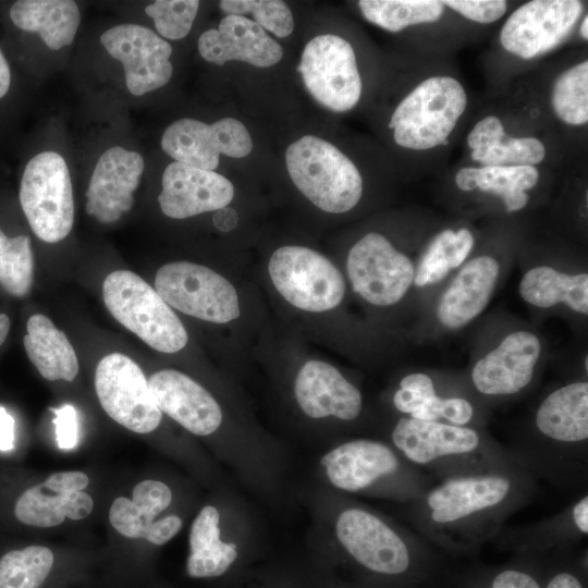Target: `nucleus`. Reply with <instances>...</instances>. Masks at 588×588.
<instances>
[{"label": "nucleus", "mask_w": 588, "mask_h": 588, "mask_svg": "<svg viewBox=\"0 0 588 588\" xmlns=\"http://www.w3.org/2000/svg\"><path fill=\"white\" fill-rule=\"evenodd\" d=\"M490 588H541V586L531 575L525 572L504 569L494 576Z\"/></svg>", "instance_id": "obj_45"}, {"label": "nucleus", "mask_w": 588, "mask_h": 588, "mask_svg": "<svg viewBox=\"0 0 588 588\" xmlns=\"http://www.w3.org/2000/svg\"><path fill=\"white\" fill-rule=\"evenodd\" d=\"M499 270L498 261L490 256H479L468 261L439 302V321L449 329H457L477 317L489 303Z\"/></svg>", "instance_id": "obj_22"}, {"label": "nucleus", "mask_w": 588, "mask_h": 588, "mask_svg": "<svg viewBox=\"0 0 588 588\" xmlns=\"http://www.w3.org/2000/svg\"><path fill=\"white\" fill-rule=\"evenodd\" d=\"M510 481L499 476L451 479L434 489L427 499L431 518L451 523L495 506L509 491Z\"/></svg>", "instance_id": "obj_24"}, {"label": "nucleus", "mask_w": 588, "mask_h": 588, "mask_svg": "<svg viewBox=\"0 0 588 588\" xmlns=\"http://www.w3.org/2000/svg\"><path fill=\"white\" fill-rule=\"evenodd\" d=\"M155 290L181 313L212 323H228L240 314L234 285L212 269L189 261H173L159 268Z\"/></svg>", "instance_id": "obj_6"}, {"label": "nucleus", "mask_w": 588, "mask_h": 588, "mask_svg": "<svg viewBox=\"0 0 588 588\" xmlns=\"http://www.w3.org/2000/svg\"><path fill=\"white\" fill-rule=\"evenodd\" d=\"M197 45L200 56L217 65L233 60L269 68L283 57L280 44L244 15H225L218 28L208 29L199 36Z\"/></svg>", "instance_id": "obj_17"}, {"label": "nucleus", "mask_w": 588, "mask_h": 588, "mask_svg": "<svg viewBox=\"0 0 588 588\" xmlns=\"http://www.w3.org/2000/svg\"><path fill=\"white\" fill-rule=\"evenodd\" d=\"M268 272L273 286L292 306L309 313L335 308L345 294L340 270L322 254L298 245L279 247Z\"/></svg>", "instance_id": "obj_5"}, {"label": "nucleus", "mask_w": 588, "mask_h": 588, "mask_svg": "<svg viewBox=\"0 0 588 588\" xmlns=\"http://www.w3.org/2000/svg\"><path fill=\"white\" fill-rule=\"evenodd\" d=\"M33 253L27 235L7 236L0 229V285L11 295H26L33 283Z\"/></svg>", "instance_id": "obj_37"}, {"label": "nucleus", "mask_w": 588, "mask_h": 588, "mask_svg": "<svg viewBox=\"0 0 588 588\" xmlns=\"http://www.w3.org/2000/svg\"><path fill=\"white\" fill-rule=\"evenodd\" d=\"M358 8L368 22L391 33L438 22L445 11L436 0H360Z\"/></svg>", "instance_id": "obj_34"}, {"label": "nucleus", "mask_w": 588, "mask_h": 588, "mask_svg": "<svg viewBox=\"0 0 588 588\" xmlns=\"http://www.w3.org/2000/svg\"><path fill=\"white\" fill-rule=\"evenodd\" d=\"M473 246L474 236L468 229L440 231L420 258L414 283L421 287L440 282L464 262Z\"/></svg>", "instance_id": "obj_33"}, {"label": "nucleus", "mask_w": 588, "mask_h": 588, "mask_svg": "<svg viewBox=\"0 0 588 588\" xmlns=\"http://www.w3.org/2000/svg\"><path fill=\"white\" fill-rule=\"evenodd\" d=\"M26 328L24 347L39 373L50 381H73L78 372V360L65 333L41 314L33 315Z\"/></svg>", "instance_id": "obj_29"}, {"label": "nucleus", "mask_w": 588, "mask_h": 588, "mask_svg": "<svg viewBox=\"0 0 588 588\" xmlns=\"http://www.w3.org/2000/svg\"><path fill=\"white\" fill-rule=\"evenodd\" d=\"M536 425L541 433L556 441L587 440L588 383H569L549 394L537 411Z\"/></svg>", "instance_id": "obj_27"}, {"label": "nucleus", "mask_w": 588, "mask_h": 588, "mask_svg": "<svg viewBox=\"0 0 588 588\" xmlns=\"http://www.w3.org/2000/svg\"><path fill=\"white\" fill-rule=\"evenodd\" d=\"M89 478L83 471H58L26 489L16 500L14 514L23 524L48 528L64 522L69 493L84 490Z\"/></svg>", "instance_id": "obj_26"}, {"label": "nucleus", "mask_w": 588, "mask_h": 588, "mask_svg": "<svg viewBox=\"0 0 588 588\" xmlns=\"http://www.w3.org/2000/svg\"><path fill=\"white\" fill-rule=\"evenodd\" d=\"M107 52L120 61L134 96L163 87L172 77L171 45L150 28L132 23L115 25L100 36Z\"/></svg>", "instance_id": "obj_12"}, {"label": "nucleus", "mask_w": 588, "mask_h": 588, "mask_svg": "<svg viewBox=\"0 0 588 588\" xmlns=\"http://www.w3.org/2000/svg\"><path fill=\"white\" fill-rule=\"evenodd\" d=\"M172 501L170 488L158 480L146 479L133 489V499L117 498L109 511V522L122 536L146 539L155 517Z\"/></svg>", "instance_id": "obj_31"}, {"label": "nucleus", "mask_w": 588, "mask_h": 588, "mask_svg": "<svg viewBox=\"0 0 588 588\" xmlns=\"http://www.w3.org/2000/svg\"><path fill=\"white\" fill-rule=\"evenodd\" d=\"M145 169L143 157L121 146L108 148L99 157L86 191V212L101 223L118 221L134 204Z\"/></svg>", "instance_id": "obj_14"}, {"label": "nucleus", "mask_w": 588, "mask_h": 588, "mask_svg": "<svg viewBox=\"0 0 588 588\" xmlns=\"http://www.w3.org/2000/svg\"><path fill=\"white\" fill-rule=\"evenodd\" d=\"M540 179L538 167H462L455 184L463 192H482L501 198L507 212L523 209L529 201L528 191Z\"/></svg>", "instance_id": "obj_28"}, {"label": "nucleus", "mask_w": 588, "mask_h": 588, "mask_svg": "<svg viewBox=\"0 0 588 588\" xmlns=\"http://www.w3.org/2000/svg\"><path fill=\"white\" fill-rule=\"evenodd\" d=\"M296 70L306 89L324 108L346 112L358 103L363 82L354 48L343 37L323 34L309 40Z\"/></svg>", "instance_id": "obj_7"}, {"label": "nucleus", "mask_w": 588, "mask_h": 588, "mask_svg": "<svg viewBox=\"0 0 588 588\" xmlns=\"http://www.w3.org/2000/svg\"><path fill=\"white\" fill-rule=\"evenodd\" d=\"M161 148L175 161L213 171L220 155L244 158L253 149L245 125L234 118H223L211 124L183 118L170 124L161 137Z\"/></svg>", "instance_id": "obj_11"}, {"label": "nucleus", "mask_w": 588, "mask_h": 588, "mask_svg": "<svg viewBox=\"0 0 588 588\" xmlns=\"http://www.w3.org/2000/svg\"><path fill=\"white\" fill-rule=\"evenodd\" d=\"M292 182L316 207L330 213L352 210L363 195L356 164L333 144L305 135L285 150Z\"/></svg>", "instance_id": "obj_2"}, {"label": "nucleus", "mask_w": 588, "mask_h": 588, "mask_svg": "<svg viewBox=\"0 0 588 588\" xmlns=\"http://www.w3.org/2000/svg\"><path fill=\"white\" fill-rule=\"evenodd\" d=\"M468 94L450 74H432L417 82L399 101L388 123L393 142L407 151H434L449 143L462 121Z\"/></svg>", "instance_id": "obj_1"}, {"label": "nucleus", "mask_w": 588, "mask_h": 588, "mask_svg": "<svg viewBox=\"0 0 588 588\" xmlns=\"http://www.w3.org/2000/svg\"><path fill=\"white\" fill-rule=\"evenodd\" d=\"M520 296L529 304L548 308L560 303L579 314H588L587 273L566 274L551 267L530 269L519 284Z\"/></svg>", "instance_id": "obj_32"}, {"label": "nucleus", "mask_w": 588, "mask_h": 588, "mask_svg": "<svg viewBox=\"0 0 588 588\" xmlns=\"http://www.w3.org/2000/svg\"><path fill=\"white\" fill-rule=\"evenodd\" d=\"M109 313L154 350L172 354L185 347L188 334L157 291L130 270L109 273L102 284Z\"/></svg>", "instance_id": "obj_3"}, {"label": "nucleus", "mask_w": 588, "mask_h": 588, "mask_svg": "<svg viewBox=\"0 0 588 588\" xmlns=\"http://www.w3.org/2000/svg\"><path fill=\"white\" fill-rule=\"evenodd\" d=\"M220 515L212 505L204 506L193 522L189 532L191 553L187 574L194 578L222 575L237 556L236 546L220 539Z\"/></svg>", "instance_id": "obj_30"}, {"label": "nucleus", "mask_w": 588, "mask_h": 588, "mask_svg": "<svg viewBox=\"0 0 588 588\" xmlns=\"http://www.w3.org/2000/svg\"><path fill=\"white\" fill-rule=\"evenodd\" d=\"M19 197L38 238L57 243L70 234L74 222L73 188L68 164L60 154L42 151L27 162Z\"/></svg>", "instance_id": "obj_4"}, {"label": "nucleus", "mask_w": 588, "mask_h": 588, "mask_svg": "<svg viewBox=\"0 0 588 588\" xmlns=\"http://www.w3.org/2000/svg\"><path fill=\"white\" fill-rule=\"evenodd\" d=\"M550 105L555 117L569 126L588 122V61L576 62L561 71L550 89Z\"/></svg>", "instance_id": "obj_35"}, {"label": "nucleus", "mask_w": 588, "mask_h": 588, "mask_svg": "<svg viewBox=\"0 0 588 588\" xmlns=\"http://www.w3.org/2000/svg\"><path fill=\"white\" fill-rule=\"evenodd\" d=\"M56 414L52 420L56 426L57 443L60 449L69 450L77 442V415L72 405H63L60 408H51Z\"/></svg>", "instance_id": "obj_42"}, {"label": "nucleus", "mask_w": 588, "mask_h": 588, "mask_svg": "<svg viewBox=\"0 0 588 588\" xmlns=\"http://www.w3.org/2000/svg\"><path fill=\"white\" fill-rule=\"evenodd\" d=\"M95 389L103 411L114 421L136 433L154 431L161 412L140 367L128 356L112 353L97 365Z\"/></svg>", "instance_id": "obj_8"}, {"label": "nucleus", "mask_w": 588, "mask_h": 588, "mask_svg": "<svg viewBox=\"0 0 588 588\" xmlns=\"http://www.w3.org/2000/svg\"><path fill=\"white\" fill-rule=\"evenodd\" d=\"M474 414L471 404L461 397L443 399L440 418H445L454 426H463L470 421Z\"/></svg>", "instance_id": "obj_43"}, {"label": "nucleus", "mask_w": 588, "mask_h": 588, "mask_svg": "<svg viewBox=\"0 0 588 588\" xmlns=\"http://www.w3.org/2000/svg\"><path fill=\"white\" fill-rule=\"evenodd\" d=\"M546 588H584V586L574 574L561 572L549 580Z\"/></svg>", "instance_id": "obj_49"}, {"label": "nucleus", "mask_w": 588, "mask_h": 588, "mask_svg": "<svg viewBox=\"0 0 588 588\" xmlns=\"http://www.w3.org/2000/svg\"><path fill=\"white\" fill-rule=\"evenodd\" d=\"M469 157L479 167H537L547 157L544 143L531 135H510L494 114L479 119L467 134Z\"/></svg>", "instance_id": "obj_20"}, {"label": "nucleus", "mask_w": 588, "mask_h": 588, "mask_svg": "<svg viewBox=\"0 0 588 588\" xmlns=\"http://www.w3.org/2000/svg\"><path fill=\"white\" fill-rule=\"evenodd\" d=\"M443 4L463 17L480 24L494 23L507 11V2L504 0H445Z\"/></svg>", "instance_id": "obj_41"}, {"label": "nucleus", "mask_w": 588, "mask_h": 588, "mask_svg": "<svg viewBox=\"0 0 588 588\" xmlns=\"http://www.w3.org/2000/svg\"><path fill=\"white\" fill-rule=\"evenodd\" d=\"M233 197V184L225 176L173 161L163 171L158 201L167 217L186 219L224 208Z\"/></svg>", "instance_id": "obj_15"}, {"label": "nucleus", "mask_w": 588, "mask_h": 588, "mask_svg": "<svg viewBox=\"0 0 588 588\" xmlns=\"http://www.w3.org/2000/svg\"><path fill=\"white\" fill-rule=\"evenodd\" d=\"M14 448V419L4 407L0 406V451Z\"/></svg>", "instance_id": "obj_47"}, {"label": "nucleus", "mask_w": 588, "mask_h": 588, "mask_svg": "<svg viewBox=\"0 0 588 588\" xmlns=\"http://www.w3.org/2000/svg\"><path fill=\"white\" fill-rule=\"evenodd\" d=\"M573 518L576 527L583 532H588V498L578 501L573 509Z\"/></svg>", "instance_id": "obj_50"}, {"label": "nucleus", "mask_w": 588, "mask_h": 588, "mask_svg": "<svg viewBox=\"0 0 588 588\" xmlns=\"http://www.w3.org/2000/svg\"><path fill=\"white\" fill-rule=\"evenodd\" d=\"M52 551L44 546L12 550L0 559V588H38L53 565Z\"/></svg>", "instance_id": "obj_36"}, {"label": "nucleus", "mask_w": 588, "mask_h": 588, "mask_svg": "<svg viewBox=\"0 0 588 588\" xmlns=\"http://www.w3.org/2000/svg\"><path fill=\"white\" fill-rule=\"evenodd\" d=\"M393 403L400 412L415 419L440 418L442 399L436 394L433 382L426 373L415 372L404 377L393 396Z\"/></svg>", "instance_id": "obj_38"}, {"label": "nucleus", "mask_w": 588, "mask_h": 588, "mask_svg": "<svg viewBox=\"0 0 588 588\" xmlns=\"http://www.w3.org/2000/svg\"><path fill=\"white\" fill-rule=\"evenodd\" d=\"M93 507L94 501L88 493L83 490L73 491L66 498L64 515L70 519L79 520L87 517Z\"/></svg>", "instance_id": "obj_46"}, {"label": "nucleus", "mask_w": 588, "mask_h": 588, "mask_svg": "<svg viewBox=\"0 0 588 588\" xmlns=\"http://www.w3.org/2000/svg\"><path fill=\"white\" fill-rule=\"evenodd\" d=\"M183 522L177 515H168L155 520L146 536V540L156 546L170 541L182 528Z\"/></svg>", "instance_id": "obj_44"}, {"label": "nucleus", "mask_w": 588, "mask_h": 588, "mask_svg": "<svg viewBox=\"0 0 588 588\" xmlns=\"http://www.w3.org/2000/svg\"><path fill=\"white\" fill-rule=\"evenodd\" d=\"M13 24L36 33L51 50L71 45L81 23V12L70 0H19L10 8Z\"/></svg>", "instance_id": "obj_25"}, {"label": "nucleus", "mask_w": 588, "mask_h": 588, "mask_svg": "<svg viewBox=\"0 0 588 588\" xmlns=\"http://www.w3.org/2000/svg\"><path fill=\"white\" fill-rule=\"evenodd\" d=\"M226 15L252 14L259 26L284 38L294 29V19L289 5L280 0H223L219 3Z\"/></svg>", "instance_id": "obj_39"}, {"label": "nucleus", "mask_w": 588, "mask_h": 588, "mask_svg": "<svg viewBox=\"0 0 588 588\" xmlns=\"http://www.w3.org/2000/svg\"><path fill=\"white\" fill-rule=\"evenodd\" d=\"M198 8L197 0H157L145 8V13L162 37L177 40L189 33Z\"/></svg>", "instance_id": "obj_40"}, {"label": "nucleus", "mask_w": 588, "mask_h": 588, "mask_svg": "<svg viewBox=\"0 0 588 588\" xmlns=\"http://www.w3.org/2000/svg\"><path fill=\"white\" fill-rule=\"evenodd\" d=\"M392 440L409 461L417 464H427L446 455L468 453L479 444L478 433L470 428L412 417L397 421Z\"/></svg>", "instance_id": "obj_23"}, {"label": "nucleus", "mask_w": 588, "mask_h": 588, "mask_svg": "<svg viewBox=\"0 0 588 588\" xmlns=\"http://www.w3.org/2000/svg\"><path fill=\"white\" fill-rule=\"evenodd\" d=\"M11 85L10 65L0 48V98L4 97Z\"/></svg>", "instance_id": "obj_51"}, {"label": "nucleus", "mask_w": 588, "mask_h": 588, "mask_svg": "<svg viewBox=\"0 0 588 588\" xmlns=\"http://www.w3.org/2000/svg\"><path fill=\"white\" fill-rule=\"evenodd\" d=\"M335 532L344 549L372 572L399 575L409 567V552L404 541L369 512L345 510L338 517Z\"/></svg>", "instance_id": "obj_13"}, {"label": "nucleus", "mask_w": 588, "mask_h": 588, "mask_svg": "<svg viewBox=\"0 0 588 588\" xmlns=\"http://www.w3.org/2000/svg\"><path fill=\"white\" fill-rule=\"evenodd\" d=\"M320 463L333 486L351 492L367 488L399 467L397 457L389 446L366 439L336 446Z\"/></svg>", "instance_id": "obj_21"}, {"label": "nucleus", "mask_w": 588, "mask_h": 588, "mask_svg": "<svg viewBox=\"0 0 588 588\" xmlns=\"http://www.w3.org/2000/svg\"><path fill=\"white\" fill-rule=\"evenodd\" d=\"M148 385L160 412L189 432L207 436L221 425L218 402L187 375L175 369L159 370L149 378Z\"/></svg>", "instance_id": "obj_16"}, {"label": "nucleus", "mask_w": 588, "mask_h": 588, "mask_svg": "<svg viewBox=\"0 0 588 588\" xmlns=\"http://www.w3.org/2000/svg\"><path fill=\"white\" fill-rule=\"evenodd\" d=\"M579 0H531L516 8L501 27L502 48L531 60L559 47L583 17Z\"/></svg>", "instance_id": "obj_10"}, {"label": "nucleus", "mask_w": 588, "mask_h": 588, "mask_svg": "<svg viewBox=\"0 0 588 588\" xmlns=\"http://www.w3.org/2000/svg\"><path fill=\"white\" fill-rule=\"evenodd\" d=\"M294 394L301 409L311 418L353 420L363 407L359 390L323 360H308L301 367Z\"/></svg>", "instance_id": "obj_19"}, {"label": "nucleus", "mask_w": 588, "mask_h": 588, "mask_svg": "<svg viewBox=\"0 0 588 588\" xmlns=\"http://www.w3.org/2000/svg\"><path fill=\"white\" fill-rule=\"evenodd\" d=\"M541 345L531 332L516 331L479 359L471 372L476 389L487 395L514 394L529 384Z\"/></svg>", "instance_id": "obj_18"}, {"label": "nucleus", "mask_w": 588, "mask_h": 588, "mask_svg": "<svg viewBox=\"0 0 588 588\" xmlns=\"http://www.w3.org/2000/svg\"><path fill=\"white\" fill-rule=\"evenodd\" d=\"M588 15L585 14L583 17H581V22H580V25H579V32H580V36L583 39L587 40L588 38Z\"/></svg>", "instance_id": "obj_53"}, {"label": "nucleus", "mask_w": 588, "mask_h": 588, "mask_svg": "<svg viewBox=\"0 0 588 588\" xmlns=\"http://www.w3.org/2000/svg\"><path fill=\"white\" fill-rule=\"evenodd\" d=\"M10 330V318L5 314H0V346L7 339Z\"/></svg>", "instance_id": "obj_52"}, {"label": "nucleus", "mask_w": 588, "mask_h": 588, "mask_svg": "<svg viewBox=\"0 0 588 588\" xmlns=\"http://www.w3.org/2000/svg\"><path fill=\"white\" fill-rule=\"evenodd\" d=\"M346 268L354 292L376 306L400 302L415 277L411 259L377 232L367 233L353 245Z\"/></svg>", "instance_id": "obj_9"}, {"label": "nucleus", "mask_w": 588, "mask_h": 588, "mask_svg": "<svg viewBox=\"0 0 588 588\" xmlns=\"http://www.w3.org/2000/svg\"><path fill=\"white\" fill-rule=\"evenodd\" d=\"M237 223V213L235 210L224 207L216 211L213 216V224L221 231H230Z\"/></svg>", "instance_id": "obj_48"}]
</instances>
